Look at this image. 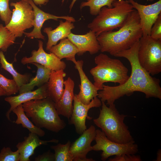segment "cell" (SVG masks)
<instances>
[{
  "mask_svg": "<svg viewBox=\"0 0 161 161\" xmlns=\"http://www.w3.org/2000/svg\"><path fill=\"white\" fill-rule=\"evenodd\" d=\"M140 40L129 49L121 51L114 56L127 59L131 68V75L124 84L115 86L103 85L97 97L108 106L125 95L129 96L134 92L144 93L145 97L161 99V87L159 79L153 77L140 65L138 58Z\"/></svg>",
  "mask_w": 161,
  "mask_h": 161,
  "instance_id": "1",
  "label": "cell"
},
{
  "mask_svg": "<svg viewBox=\"0 0 161 161\" xmlns=\"http://www.w3.org/2000/svg\"><path fill=\"white\" fill-rule=\"evenodd\" d=\"M142 36L139 16L135 9L118 30L103 32L97 36V39L101 52H108L114 56L130 48Z\"/></svg>",
  "mask_w": 161,
  "mask_h": 161,
  "instance_id": "2",
  "label": "cell"
},
{
  "mask_svg": "<svg viewBox=\"0 0 161 161\" xmlns=\"http://www.w3.org/2000/svg\"><path fill=\"white\" fill-rule=\"evenodd\" d=\"M101 102L99 116L93 120L95 124L111 141L123 144L134 140L128 127L124 122L127 116L120 114L114 103L108 106L105 102Z\"/></svg>",
  "mask_w": 161,
  "mask_h": 161,
  "instance_id": "3",
  "label": "cell"
},
{
  "mask_svg": "<svg viewBox=\"0 0 161 161\" xmlns=\"http://www.w3.org/2000/svg\"><path fill=\"white\" fill-rule=\"evenodd\" d=\"M22 105L26 115L37 127L58 132L66 126L57 111L55 103L49 97L31 100Z\"/></svg>",
  "mask_w": 161,
  "mask_h": 161,
  "instance_id": "4",
  "label": "cell"
},
{
  "mask_svg": "<svg viewBox=\"0 0 161 161\" xmlns=\"http://www.w3.org/2000/svg\"><path fill=\"white\" fill-rule=\"evenodd\" d=\"M112 6V8L102 7L98 14L88 24V28L94 32L97 36L103 32L120 27L135 10L127 0H116Z\"/></svg>",
  "mask_w": 161,
  "mask_h": 161,
  "instance_id": "5",
  "label": "cell"
},
{
  "mask_svg": "<svg viewBox=\"0 0 161 161\" xmlns=\"http://www.w3.org/2000/svg\"><path fill=\"white\" fill-rule=\"evenodd\" d=\"M94 61L96 65L90 72L93 78V84L99 90L103 89L104 83L112 82L121 85L128 80V69L120 60L100 53L95 57Z\"/></svg>",
  "mask_w": 161,
  "mask_h": 161,
  "instance_id": "6",
  "label": "cell"
},
{
  "mask_svg": "<svg viewBox=\"0 0 161 161\" xmlns=\"http://www.w3.org/2000/svg\"><path fill=\"white\" fill-rule=\"evenodd\" d=\"M138 58L141 66L151 75L161 72V40H157L150 36H142Z\"/></svg>",
  "mask_w": 161,
  "mask_h": 161,
  "instance_id": "7",
  "label": "cell"
},
{
  "mask_svg": "<svg viewBox=\"0 0 161 161\" xmlns=\"http://www.w3.org/2000/svg\"><path fill=\"white\" fill-rule=\"evenodd\" d=\"M10 5L14 8L10 21L5 27L16 38L21 37L26 29L33 27V8L28 0L11 2Z\"/></svg>",
  "mask_w": 161,
  "mask_h": 161,
  "instance_id": "8",
  "label": "cell"
},
{
  "mask_svg": "<svg viewBox=\"0 0 161 161\" xmlns=\"http://www.w3.org/2000/svg\"><path fill=\"white\" fill-rule=\"evenodd\" d=\"M95 140L96 144L92 146V150L102 151L101 159L103 161L111 156L135 154L138 151V145L134 140L126 143H118L109 140L99 129H96Z\"/></svg>",
  "mask_w": 161,
  "mask_h": 161,
  "instance_id": "9",
  "label": "cell"
},
{
  "mask_svg": "<svg viewBox=\"0 0 161 161\" xmlns=\"http://www.w3.org/2000/svg\"><path fill=\"white\" fill-rule=\"evenodd\" d=\"M128 1L138 13L142 36H150L152 27L161 13V0L148 5L140 4L134 0Z\"/></svg>",
  "mask_w": 161,
  "mask_h": 161,
  "instance_id": "10",
  "label": "cell"
},
{
  "mask_svg": "<svg viewBox=\"0 0 161 161\" xmlns=\"http://www.w3.org/2000/svg\"><path fill=\"white\" fill-rule=\"evenodd\" d=\"M73 108L69 123L73 125L76 133L81 134L86 129V119L89 110L94 107L98 108L102 105L100 100L97 97H94L88 104L82 103L77 94H75L73 98Z\"/></svg>",
  "mask_w": 161,
  "mask_h": 161,
  "instance_id": "11",
  "label": "cell"
},
{
  "mask_svg": "<svg viewBox=\"0 0 161 161\" xmlns=\"http://www.w3.org/2000/svg\"><path fill=\"white\" fill-rule=\"evenodd\" d=\"M43 43L38 41V48L37 50H34L31 52V56L23 58L21 60L22 64L35 63L39 64L52 70L55 71L64 70L66 65L54 53L46 52L43 48Z\"/></svg>",
  "mask_w": 161,
  "mask_h": 161,
  "instance_id": "12",
  "label": "cell"
},
{
  "mask_svg": "<svg viewBox=\"0 0 161 161\" xmlns=\"http://www.w3.org/2000/svg\"><path fill=\"white\" fill-rule=\"evenodd\" d=\"M96 129L91 125L81 134L74 142L71 144L69 152L74 161H94L92 158H87L88 153L92 151V142L95 140Z\"/></svg>",
  "mask_w": 161,
  "mask_h": 161,
  "instance_id": "13",
  "label": "cell"
},
{
  "mask_svg": "<svg viewBox=\"0 0 161 161\" xmlns=\"http://www.w3.org/2000/svg\"><path fill=\"white\" fill-rule=\"evenodd\" d=\"M29 3L32 6L34 11L33 30L30 32H24V34L27 37L31 39L36 38L45 40V36L41 33V29L45 21L49 19L58 21L59 19H62L71 21H75L73 17L68 16H57L46 13L40 9L34 3L32 0H28Z\"/></svg>",
  "mask_w": 161,
  "mask_h": 161,
  "instance_id": "14",
  "label": "cell"
},
{
  "mask_svg": "<svg viewBox=\"0 0 161 161\" xmlns=\"http://www.w3.org/2000/svg\"><path fill=\"white\" fill-rule=\"evenodd\" d=\"M67 38L78 49V55H81L87 52L91 55H94L100 51V47L97 36L92 30L83 35L75 34L71 32Z\"/></svg>",
  "mask_w": 161,
  "mask_h": 161,
  "instance_id": "15",
  "label": "cell"
},
{
  "mask_svg": "<svg viewBox=\"0 0 161 161\" xmlns=\"http://www.w3.org/2000/svg\"><path fill=\"white\" fill-rule=\"evenodd\" d=\"M48 97L47 83L39 87L35 90L24 92L15 96H9L4 100L10 105V107L6 113L7 119L11 121L10 114L13 110L19 105L32 100L41 99Z\"/></svg>",
  "mask_w": 161,
  "mask_h": 161,
  "instance_id": "16",
  "label": "cell"
},
{
  "mask_svg": "<svg viewBox=\"0 0 161 161\" xmlns=\"http://www.w3.org/2000/svg\"><path fill=\"white\" fill-rule=\"evenodd\" d=\"M78 72L80 79V89L77 94L80 101L85 104H89L94 97H97L98 89L89 80L83 70V61H75L73 62Z\"/></svg>",
  "mask_w": 161,
  "mask_h": 161,
  "instance_id": "17",
  "label": "cell"
},
{
  "mask_svg": "<svg viewBox=\"0 0 161 161\" xmlns=\"http://www.w3.org/2000/svg\"><path fill=\"white\" fill-rule=\"evenodd\" d=\"M24 139L23 141L18 143L16 145L20 155V161H30V157L34 154L35 149L38 146L47 145L49 143H58L59 142L56 139L42 140L36 134L30 132L28 136L24 137Z\"/></svg>",
  "mask_w": 161,
  "mask_h": 161,
  "instance_id": "18",
  "label": "cell"
},
{
  "mask_svg": "<svg viewBox=\"0 0 161 161\" xmlns=\"http://www.w3.org/2000/svg\"><path fill=\"white\" fill-rule=\"evenodd\" d=\"M64 89L60 99L55 103L57 111L59 115L69 120L71 115L73 108L72 103L74 96V89L75 83L70 77L64 81Z\"/></svg>",
  "mask_w": 161,
  "mask_h": 161,
  "instance_id": "19",
  "label": "cell"
},
{
  "mask_svg": "<svg viewBox=\"0 0 161 161\" xmlns=\"http://www.w3.org/2000/svg\"><path fill=\"white\" fill-rule=\"evenodd\" d=\"M59 21V25L54 30L50 27L44 28L43 31L48 37L46 47L47 50L49 51L50 48L56 45L59 41L67 38L71 33V30L75 27L73 22L70 21L65 20L64 22L61 20Z\"/></svg>",
  "mask_w": 161,
  "mask_h": 161,
  "instance_id": "20",
  "label": "cell"
},
{
  "mask_svg": "<svg viewBox=\"0 0 161 161\" xmlns=\"http://www.w3.org/2000/svg\"><path fill=\"white\" fill-rule=\"evenodd\" d=\"M66 74L64 70H52L47 82L48 97L55 103L61 98L64 92V78Z\"/></svg>",
  "mask_w": 161,
  "mask_h": 161,
  "instance_id": "21",
  "label": "cell"
},
{
  "mask_svg": "<svg viewBox=\"0 0 161 161\" xmlns=\"http://www.w3.org/2000/svg\"><path fill=\"white\" fill-rule=\"evenodd\" d=\"M60 60H66L73 62L76 61L75 55L78 52V49L67 38L60 40L59 43L52 46L49 50Z\"/></svg>",
  "mask_w": 161,
  "mask_h": 161,
  "instance_id": "22",
  "label": "cell"
},
{
  "mask_svg": "<svg viewBox=\"0 0 161 161\" xmlns=\"http://www.w3.org/2000/svg\"><path fill=\"white\" fill-rule=\"evenodd\" d=\"M37 68L35 77L31 79L28 83L24 84L19 88V94L33 90L35 86H40L47 83L49 79L52 70L37 63L32 64Z\"/></svg>",
  "mask_w": 161,
  "mask_h": 161,
  "instance_id": "23",
  "label": "cell"
},
{
  "mask_svg": "<svg viewBox=\"0 0 161 161\" xmlns=\"http://www.w3.org/2000/svg\"><path fill=\"white\" fill-rule=\"evenodd\" d=\"M12 112L17 116L15 123L21 124L23 127L28 129L30 132L35 133L39 137H43L45 135L43 130L36 126L29 120L25 113L22 104L17 106Z\"/></svg>",
  "mask_w": 161,
  "mask_h": 161,
  "instance_id": "24",
  "label": "cell"
},
{
  "mask_svg": "<svg viewBox=\"0 0 161 161\" xmlns=\"http://www.w3.org/2000/svg\"><path fill=\"white\" fill-rule=\"evenodd\" d=\"M0 63L1 68L4 69L12 76L13 79L19 87L26 84L30 80V76L27 74H21L14 68L12 63H9L6 60L3 52L0 51Z\"/></svg>",
  "mask_w": 161,
  "mask_h": 161,
  "instance_id": "25",
  "label": "cell"
},
{
  "mask_svg": "<svg viewBox=\"0 0 161 161\" xmlns=\"http://www.w3.org/2000/svg\"><path fill=\"white\" fill-rule=\"evenodd\" d=\"M71 142L68 140L65 144L59 143L52 145L51 148L55 152V161H72L73 159L69 152Z\"/></svg>",
  "mask_w": 161,
  "mask_h": 161,
  "instance_id": "26",
  "label": "cell"
},
{
  "mask_svg": "<svg viewBox=\"0 0 161 161\" xmlns=\"http://www.w3.org/2000/svg\"><path fill=\"white\" fill-rule=\"evenodd\" d=\"M116 0H89L87 1L81 2L80 9L88 6L89 7L90 13L92 16H97L101 8L106 6L109 8L113 7L112 3Z\"/></svg>",
  "mask_w": 161,
  "mask_h": 161,
  "instance_id": "27",
  "label": "cell"
},
{
  "mask_svg": "<svg viewBox=\"0 0 161 161\" xmlns=\"http://www.w3.org/2000/svg\"><path fill=\"white\" fill-rule=\"evenodd\" d=\"M16 37L3 24H0V49L6 52L8 47L15 42Z\"/></svg>",
  "mask_w": 161,
  "mask_h": 161,
  "instance_id": "28",
  "label": "cell"
},
{
  "mask_svg": "<svg viewBox=\"0 0 161 161\" xmlns=\"http://www.w3.org/2000/svg\"><path fill=\"white\" fill-rule=\"evenodd\" d=\"M0 87L6 95L10 96L18 92L19 87L13 79H8L0 73Z\"/></svg>",
  "mask_w": 161,
  "mask_h": 161,
  "instance_id": "29",
  "label": "cell"
},
{
  "mask_svg": "<svg viewBox=\"0 0 161 161\" xmlns=\"http://www.w3.org/2000/svg\"><path fill=\"white\" fill-rule=\"evenodd\" d=\"M10 0H0V18L5 26L10 22L12 15V11L9 7Z\"/></svg>",
  "mask_w": 161,
  "mask_h": 161,
  "instance_id": "30",
  "label": "cell"
},
{
  "mask_svg": "<svg viewBox=\"0 0 161 161\" xmlns=\"http://www.w3.org/2000/svg\"><path fill=\"white\" fill-rule=\"evenodd\" d=\"M20 155L17 150L12 151L10 147H3L0 152V161H20Z\"/></svg>",
  "mask_w": 161,
  "mask_h": 161,
  "instance_id": "31",
  "label": "cell"
},
{
  "mask_svg": "<svg viewBox=\"0 0 161 161\" xmlns=\"http://www.w3.org/2000/svg\"><path fill=\"white\" fill-rule=\"evenodd\" d=\"M150 36L157 40H161V13L152 27Z\"/></svg>",
  "mask_w": 161,
  "mask_h": 161,
  "instance_id": "32",
  "label": "cell"
},
{
  "mask_svg": "<svg viewBox=\"0 0 161 161\" xmlns=\"http://www.w3.org/2000/svg\"><path fill=\"white\" fill-rule=\"evenodd\" d=\"M109 161H141L140 157L135 154H124L109 159Z\"/></svg>",
  "mask_w": 161,
  "mask_h": 161,
  "instance_id": "33",
  "label": "cell"
},
{
  "mask_svg": "<svg viewBox=\"0 0 161 161\" xmlns=\"http://www.w3.org/2000/svg\"><path fill=\"white\" fill-rule=\"evenodd\" d=\"M35 161H55L54 154L50 150L39 155L34 159Z\"/></svg>",
  "mask_w": 161,
  "mask_h": 161,
  "instance_id": "34",
  "label": "cell"
},
{
  "mask_svg": "<svg viewBox=\"0 0 161 161\" xmlns=\"http://www.w3.org/2000/svg\"><path fill=\"white\" fill-rule=\"evenodd\" d=\"M33 1L36 5H41L46 4L49 2V0H33Z\"/></svg>",
  "mask_w": 161,
  "mask_h": 161,
  "instance_id": "35",
  "label": "cell"
},
{
  "mask_svg": "<svg viewBox=\"0 0 161 161\" xmlns=\"http://www.w3.org/2000/svg\"><path fill=\"white\" fill-rule=\"evenodd\" d=\"M156 161H161V150L160 149L158 150L157 153V157Z\"/></svg>",
  "mask_w": 161,
  "mask_h": 161,
  "instance_id": "36",
  "label": "cell"
},
{
  "mask_svg": "<svg viewBox=\"0 0 161 161\" xmlns=\"http://www.w3.org/2000/svg\"><path fill=\"white\" fill-rule=\"evenodd\" d=\"M77 0H72V2H71L69 7V8L70 9L69 10V12H70L71 11V10L72 9V8L75 3L76 1ZM87 1H89V0H86Z\"/></svg>",
  "mask_w": 161,
  "mask_h": 161,
  "instance_id": "37",
  "label": "cell"
},
{
  "mask_svg": "<svg viewBox=\"0 0 161 161\" xmlns=\"http://www.w3.org/2000/svg\"><path fill=\"white\" fill-rule=\"evenodd\" d=\"M6 95L5 94L4 91L0 87V96Z\"/></svg>",
  "mask_w": 161,
  "mask_h": 161,
  "instance_id": "38",
  "label": "cell"
},
{
  "mask_svg": "<svg viewBox=\"0 0 161 161\" xmlns=\"http://www.w3.org/2000/svg\"><path fill=\"white\" fill-rule=\"evenodd\" d=\"M147 1H153L154 0H147Z\"/></svg>",
  "mask_w": 161,
  "mask_h": 161,
  "instance_id": "39",
  "label": "cell"
},
{
  "mask_svg": "<svg viewBox=\"0 0 161 161\" xmlns=\"http://www.w3.org/2000/svg\"><path fill=\"white\" fill-rule=\"evenodd\" d=\"M65 0H62V2L63 3Z\"/></svg>",
  "mask_w": 161,
  "mask_h": 161,
  "instance_id": "40",
  "label": "cell"
}]
</instances>
